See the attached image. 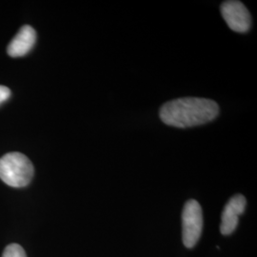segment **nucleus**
Instances as JSON below:
<instances>
[{"label": "nucleus", "instance_id": "f03ea898", "mask_svg": "<svg viewBox=\"0 0 257 257\" xmlns=\"http://www.w3.org/2000/svg\"><path fill=\"white\" fill-rule=\"evenodd\" d=\"M35 169L27 156L10 153L0 158V179L14 188L26 187L33 179Z\"/></svg>", "mask_w": 257, "mask_h": 257}, {"label": "nucleus", "instance_id": "f257e3e1", "mask_svg": "<svg viewBox=\"0 0 257 257\" xmlns=\"http://www.w3.org/2000/svg\"><path fill=\"white\" fill-rule=\"evenodd\" d=\"M219 114L217 103L208 98L182 97L165 103L159 116L165 124L176 128H191L209 123Z\"/></svg>", "mask_w": 257, "mask_h": 257}, {"label": "nucleus", "instance_id": "39448f33", "mask_svg": "<svg viewBox=\"0 0 257 257\" xmlns=\"http://www.w3.org/2000/svg\"><path fill=\"white\" fill-rule=\"evenodd\" d=\"M246 198L242 194H235L226 204L221 216L220 231L224 235L231 234L238 225V217L245 211Z\"/></svg>", "mask_w": 257, "mask_h": 257}, {"label": "nucleus", "instance_id": "423d86ee", "mask_svg": "<svg viewBox=\"0 0 257 257\" xmlns=\"http://www.w3.org/2000/svg\"><path fill=\"white\" fill-rule=\"evenodd\" d=\"M37 41V33L34 28L26 25L21 27L19 33L10 42L7 53L12 57H19L27 55Z\"/></svg>", "mask_w": 257, "mask_h": 257}, {"label": "nucleus", "instance_id": "0eeeda50", "mask_svg": "<svg viewBox=\"0 0 257 257\" xmlns=\"http://www.w3.org/2000/svg\"><path fill=\"white\" fill-rule=\"evenodd\" d=\"M2 257H27L25 250L19 244H11L3 251Z\"/></svg>", "mask_w": 257, "mask_h": 257}, {"label": "nucleus", "instance_id": "7ed1b4c3", "mask_svg": "<svg viewBox=\"0 0 257 257\" xmlns=\"http://www.w3.org/2000/svg\"><path fill=\"white\" fill-rule=\"evenodd\" d=\"M203 228L202 209L196 200H189L182 211V239L187 248H193L201 236Z\"/></svg>", "mask_w": 257, "mask_h": 257}, {"label": "nucleus", "instance_id": "6e6552de", "mask_svg": "<svg viewBox=\"0 0 257 257\" xmlns=\"http://www.w3.org/2000/svg\"><path fill=\"white\" fill-rule=\"evenodd\" d=\"M10 95H11V92L9 88L5 86H0V104L6 101L9 98Z\"/></svg>", "mask_w": 257, "mask_h": 257}, {"label": "nucleus", "instance_id": "20e7f679", "mask_svg": "<svg viewBox=\"0 0 257 257\" xmlns=\"http://www.w3.org/2000/svg\"><path fill=\"white\" fill-rule=\"evenodd\" d=\"M221 15L230 30L236 33L248 32L251 25V18L245 5L235 0L225 1L221 4Z\"/></svg>", "mask_w": 257, "mask_h": 257}]
</instances>
